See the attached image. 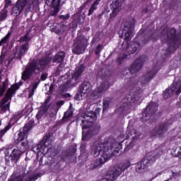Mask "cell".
<instances>
[{"instance_id":"cell-49","label":"cell","mask_w":181,"mask_h":181,"mask_svg":"<svg viewBox=\"0 0 181 181\" xmlns=\"http://www.w3.org/2000/svg\"><path fill=\"white\" fill-rule=\"evenodd\" d=\"M10 103H9L6 105L3 106L2 107L1 111L4 112H5L9 110L10 108Z\"/></svg>"},{"instance_id":"cell-46","label":"cell","mask_w":181,"mask_h":181,"mask_svg":"<svg viewBox=\"0 0 181 181\" xmlns=\"http://www.w3.org/2000/svg\"><path fill=\"white\" fill-rule=\"evenodd\" d=\"M38 84H39V82H36V83H35L34 84V85L33 86V87L32 88V90H31V91L29 92V98L31 97L32 95H34V90L35 89H36Z\"/></svg>"},{"instance_id":"cell-14","label":"cell","mask_w":181,"mask_h":181,"mask_svg":"<svg viewBox=\"0 0 181 181\" xmlns=\"http://www.w3.org/2000/svg\"><path fill=\"white\" fill-rule=\"evenodd\" d=\"M111 86V84L108 81H105L93 90L91 95L93 99H96L100 97Z\"/></svg>"},{"instance_id":"cell-55","label":"cell","mask_w":181,"mask_h":181,"mask_svg":"<svg viewBox=\"0 0 181 181\" xmlns=\"http://www.w3.org/2000/svg\"><path fill=\"white\" fill-rule=\"evenodd\" d=\"M54 0H46L45 3L46 5L48 7H50L51 6L52 2Z\"/></svg>"},{"instance_id":"cell-5","label":"cell","mask_w":181,"mask_h":181,"mask_svg":"<svg viewBox=\"0 0 181 181\" xmlns=\"http://www.w3.org/2000/svg\"><path fill=\"white\" fill-rule=\"evenodd\" d=\"M158 156V153L154 152L149 153L138 163L136 167V171L138 173L143 172L147 170L156 159Z\"/></svg>"},{"instance_id":"cell-27","label":"cell","mask_w":181,"mask_h":181,"mask_svg":"<svg viewBox=\"0 0 181 181\" xmlns=\"http://www.w3.org/2000/svg\"><path fill=\"white\" fill-rule=\"evenodd\" d=\"M51 61V58L49 56H46L41 58L38 61L37 65V68L38 71H41L47 67Z\"/></svg>"},{"instance_id":"cell-41","label":"cell","mask_w":181,"mask_h":181,"mask_svg":"<svg viewBox=\"0 0 181 181\" xmlns=\"http://www.w3.org/2000/svg\"><path fill=\"white\" fill-rule=\"evenodd\" d=\"M22 153L20 150L16 149L13 150L10 155L11 158H12V159L13 160L17 159L19 156Z\"/></svg>"},{"instance_id":"cell-51","label":"cell","mask_w":181,"mask_h":181,"mask_svg":"<svg viewBox=\"0 0 181 181\" xmlns=\"http://www.w3.org/2000/svg\"><path fill=\"white\" fill-rule=\"evenodd\" d=\"M102 48V45L98 44L96 48L95 53L96 54H98L100 53L101 49Z\"/></svg>"},{"instance_id":"cell-15","label":"cell","mask_w":181,"mask_h":181,"mask_svg":"<svg viewBox=\"0 0 181 181\" xmlns=\"http://www.w3.org/2000/svg\"><path fill=\"white\" fill-rule=\"evenodd\" d=\"M37 62L36 60H33L28 65L22 74V80L25 81L29 79L37 68Z\"/></svg>"},{"instance_id":"cell-45","label":"cell","mask_w":181,"mask_h":181,"mask_svg":"<svg viewBox=\"0 0 181 181\" xmlns=\"http://www.w3.org/2000/svg\"><path fill=\"white\" fill-rule=\"evenodd\" d=\"M28 33L26 34L24 36L21 37L19 40V42L20 43L24 42H28L30 39V37L28 36Z\"/></svg>"},{"instance_id":"cell-17","label":"cell","mask_w":181,"mask_h":181,"mask_svg":"<svg viewBox=\"0 0 181 181\" xmlns=\"http://www.w3.org/2000/svg\"><path fill=\"white\" fill-rule=\"evenodd\" d=\"M100 127L99 125H93L92 127L84 129L86 130V131L84 132L83 135V140L86 141L89 140L97 134L100 130Z\"/></svg>"},{"instance_id":"cell-47","label":"cell","mask_w":181,"mask_h":181,"mask_svg":"<svg viewBox=\"0 0 181 181\" xmlns=\"http://www.w3.org/2000/svg\"><path fill=\"white\" fill-rule=\"evenodd\" d=\"M10 127L11 124L9 123V124H8V125L6 127H5L4 129L0 131V138H1V137L3 136L5 133L7 132L9 129L10 128Z\"/></svg>"},{"instance_id":"cell-36","label":"cell","mask_w":181,"mask_h":181,"mask_svg":"<svg viewBox=\"0 0 181 181\" xmlns=\"http://www.w3.org/2000/svg\"><path fill=\"white\" fill-rule=\"evenodd\" d=\"M50 137V134H48L44 137L42 141H40L39 144H38L36 147V150L40 151L43 149L45 145L47 142L49 141Z\"/></svg>"},{"instance_id":"cell-32","label":"cell","mask_w":181,"mask_h":181,"mask_svg":"<svg viewBox=\"0 0 181 181\" xmlns=\"http://www.w3.org/2000/svg\"><path fill=\"white\" fill-rule=\"evenodd\" d=\"M111 71L108 69H102L99 71L97 76L101 80H105L111 75Z\"/></svg>"},{"instance_id":"cell-9","label":"cell","mask_w":181,"mask_h":181,"mask_svg":"<svg viewBox=\"0 0 181 181\" xmlns=\"http://www.w3.org/2000/svg\"><path fill=\"white\" fill-rule=\"evenodd\" d=\"M92 86L89 82H84L79 86L75 96V99L80 101L84 99L91 91Z\"/></svg>"},{"instance_id":"cell-40","label":"cell","mask_w":181,"mask_h":181,"mask_svg":"<svg viewBox=\"0 0 181 181\" xmlns=\"http://www.w3.org/2000/svg\"><path fill=\"white\" fill-rule=\"evenodd\" d=\"M85 18L84 14L81 16H79L78 18L74 20L72 22V27L73 28H75L78 26L79 24H80L82 20H84V18Z\"/></svg>"},{"instance_id":"cell-44","label":"cell","mask_w":181,"mask_h":181,"mask_svg":"<svg viewBox=\"0 0 181 181\" xmlns=\"http://www.w3.org/2000/svg\"><path fill=\"white\" fill-rule=\"evenodd\" d=\"M110 105V101L107 99H105L103 101V111H105L107 109Z\"/></svg>"},{"instance_id":"cell-38","label":"cell","mask_w":181,"mask_h":181,"mask_svg":"<svg viewBox=\"0 0 181 181\" xmlns=\"http://www.w3.org/2000/svg\"><path fill=\"white\" fill-rule=\"evenodd\" d=\"M38 2V0H31L28 5V7H27L25 10V15H27L28 13L31 12L34 9Z\"/></svg>"},{"instance_id":"cell-3","label":"cell","mask_w":181,"mask_h":181,"mask_svg":"<svg viewBox=\"0 0 181 181\" xmlns=\"http://www.w3.org/2000/svg\"><path fill=\"white\" fill-rule=\"evenodd\" d=\"M142 93V90L139 87H136L132 90L122 101L120 108L122 110H125L135 105L141 98Z\"/></svg>"},{"instance_id":"cell-16","label":"cell","mask_w":181,"mask_h":181,"mask_svg":"<svg viewBox=\"0 0 181 181\" xmlns=\"http://www.w3.org/2000/svg\"><path fill=\"white\" fill-rule=\"evenodd\" d=\"M177 35V31L175 28H168L160 38L161 42L168 44L176 38Z\"/></svg>"},{"instance_id":"cell-34","label":"cell","mask_w":181,"mask_h":181,"mask_svg":"<svg viewBox=\"0 0 181 181\" xmlns=\"http://www.w3.org/2000/svg\"><path fill=\"white\" fill-rule=\"evenodd\" d=\"M65 56V52L63 51H60L54 56L53 59V62L56 64L62 62L63 60L64 59Z\"/></svg>"},{"instance_id":"cell-2","label":"cell","mask_w":181,"mask_h":181,"mask_svg":"<svg viewBox=\"0 0 181 181\" xmlns=\"http://www.w3.org/2000/svg\"><path fill=\"white\" fill-rule=\"evenodd\" d=\"M130 165L131 163L128 160L123 161L112 167L100 180L102 181L116 180L122 173L130 166Z\"/></svg>"},{"instance_id":"cell-24","label":"cell","mask_w":181,"mask_h":181,"mask_svg":"<svg viewBox=\"0 0 181 181\" xmlns=\"http://www.w3.org/2000/svg\"><path fill=\"white\" fill-rule=\"evenodd\" d=\"M29 0H18L13 7L12 10V14L17 16L20 14L22 10L26 6Z\"/></svg>"},{"instance_id":"cell-39","label":"cell","mask_w":181,"mask_h":181,"mask_svg":"<svg viewBox=\"0 0 181 181\" xmlns=\"http://www.w3.org/2000/svg\"><path fill=\"white\" fill-rule=\"evenodd\" d=\"M101 0H95L93 3L89 11L88 15L90 16L93 14L94 11L97 9L99 4L100 3Z\"/></svg>"},{"instance_id":"cell-37","label":"cell","mask_w":181,"mask_h":181,"mask_svg":"<svg viewBox=\"0 0 181 181\" xmlns=\"http://www.w3.org/2000/svg\"><path fill=\"white\" fill-rule=\"evenodd\" d=\"M76 147L75 146L70 147L63 153L62 158H65L72 156L75 153Z\"/></svg>"},{"instance_id":"cell-8","label":"cell","mask_w":181,"mask_h":181,"mask_svg":"<svg viewBox=\"0 0 181 181\" xmlns=\"http://www.w3.org/2000/svg\"><path fill=\"white\" fill-rule=\"evenodd\" d=\"M97 119L96 112L93 111H87L82 117L81 124L84 129L88 128L94 125Z\"/></svg>"},{"instance_id":"cell-29","label":"cell","mask_w":181,"mask_h":181,"mask_svg":"<svg viewBox=\"0 0 181 181\" xmlns=\"http://www.w3.org/2000/svg\"><path fill=\"white\" fill-rule=\"evenodd\" d=\"M61 0H54L52 2L50 7V15L52 16L56 15L59 12Z\"/></svg>"},{"instance_id":"cell-50","label":"cell","mask_w":181,"mask_h":181,"mask_svg":"<svg viewBox=\"0 0 181 181\" xmlns=\"http://www.w3.org/2000/svg\"><path fill=\"white\" fill-rule=\"evenodd\" d=\"M70 18V15L69 13L65 15H61L59 16V18L62 20H67Z\"/></svg>"},{"instance_id":"cell-28","label":"cell","mask_w":181,"mask_h":181,"mask_svg":"<svg viewBox=\"0 0 181 181\" xmlns=\"http://www.w3.org/2000/svg\"><path fill=\"white\" fill-rule=\"evenodd\" d=\"M65 24L63 23H55L50 27V30L57 34H61L65 31Z\"/></svg>"},{"instance_id":"cell-4","label":"cell","mask_w":181,"mask_h":181,"mask_svg":"<svg viewBox=\"0 0 181 181\" xmlns=\"http://www.w3.org/2000/svg\"><path fill=\"white\" fill-rule=\"evenodd\" d=\"M136 21L132 18H129L122 24L119 30V37L126 40L131 39L134 34Z\"/></svg>"},{"instance_id":"cell-54","label":"cell","mask_w":181,"mask_h":181,"mask_svg":"<svg viewBox=\"0 0 181 181\" xmlns=\"http://www.w3.org/2000/svg\"><path fill=\"white\" fill-rule=\"evenodd\" d=\"M12 4V2L10 1V0H7L6 3H5V8H8Z\"/></svg>"},{"instance_id":"cell-21","label":"cell","mask_w":181,"mask_h":181,"mask_svg":"<svg viewBox=\"0 0 181 181\" xmlns=\"http://www.w3.org/2000/svg\"><path fill=\"white\" fill-rule=\"evenodd\" d=\"M141 47V44L137 41H133L129 45L126 50L125 57L133 55L138 53Z\"/></svg>"},{"instance_id":"cell-59","label":"cell","mask_w":181,"mask_h":181,"mask_svg":"<svg viewBox=\"0 0 181 181\" xmlns=\"http://www.w3.org/2000/svg\"><path fill=\"white\" fill-rule=\"evenodd\" d=\"M1 58H0V65H1Z\"/></svg>"},{"instance_id":"cell-22","label":"cell","mask_w":181,"mask_h":181,"mask_svg":"<svg viewBox=\"0 0 181 181\" xmlns=\"http://www.w3.org/2000/svg\"><path fill=\"white\" fill-rule=\"evenodd\" d=\"M34 122L33 120H30L26 123L18 134L17 141H21L24 139L26 134L28 133L34 125Z\"/></svg>"},{"instance_id":"cell-53","label":"cell","mask_w":181,"mask_h":181,"mask_svg":"<svg viewBox=\"0 0 181 181\" xmlns=\"http://www.w3.org/2000/svg\"><path fill=\"white\" fill-rule=\"evenodd\" d=\"M48 74L47 73H44L42 74L40 77L41 80L42 81H45L47 78Z\"/></svg>"},{"instance_id":"cell-6","label":"cell","mask_w":181,"mask_h":181,"mask_svg":"<svg viewBox=\"0 0 181 181\" xmlns=\"http://www.w3.org/2000/svg\"><path fill=\"white\" fill-rule=\"evenodd\" d=\"M116 141L112 137H109L103 140L96 147L93 154L95 157H98L110 149Z\"/></svg>"},{"instance_id":"cell-13","label":"cell","mask_w":181,"mask_h":181,"mask_svg":"<svg viewBox=\"0 0 181 181\" xmlns=\"http://www.w3.org/2000/svg\"><path fill=\"white\" fill-rule=\"evenodd\" d=\"M23 82L22 81L16 83L13 85L8 89L5 96L3 98L1 103H0V108L11 99L13 95L14 94L16 90H18L19 88L23 85Z\"/></svg>"},{"instance_id":"cell-7","label":"cell","mask_w":181,"mask_h":181,"mask_svg":"<svg viewBox=\"0 0 181 181\" xmlns=\"http://www.w3.org/2000/svg\"><path fill=\"white\" fill-rule=\"evenodd\" d=\"M88 44L86 37L83 34L79 35L76 38L72 46V51L74 54L80 55L86 50Z\"/></svg>"},{"instance_id":"cell-42","label":"cell","mask_w":181,"mask_h":181,"mask_svg":"<svg viewBox=\"0 0 181 181\" xmlns=\"http://www.w3.org/2000/svg\"><path fill=\"white\" fill-rule=\"evenodd\" d=\"M8 83V80L7 79L3 82L2 86L0 88V97H2L4 94L5 90L6 89Z\"/></svg>"},{"instance_id":"cell-58","label":"cell","mask_w":181,"mask_h":181,"mask_svg":"<svg viewBox=\"0 0 181 181\" xmlns=\"http://www.w3.org/2000/svg\"><path fill=\"white\" fill-rule=\"evenodd\" d=\"M2 125V122L0 120V126H1Z\"/></svg>"},{"instance_id":"cell-52","label":"cell","mask_w":181,"mask_h":181,"mask_svg":"<svg viewBox=\"0 0 181 181\" xmlns=\"http://www.w3.org/2000/svg\"><path fill=\"white\" fill-rule=\"evenodd\" d=\"M40 176V175L39 174H37L34 175V176L29 178L27 180L29 181L35 180L37 179Z\"/></svg>"},{"instance_id":"cell-31","label":"cell","mask_w":181,"mask_h":181,"mask_svg":"<svg viewBox=\"0 0 181 181\" xmlns=\"http://www.w3.org/2000/svg\"><path fill=\"white\" fill-rule=\"evenodd\" d=\"M85 68V65L84 64H81L79 65L76 68L75 72L72 73V78L73 80H76L77 79L79 76L81 75L82 73H83Z\"/></svg>"},{"instance_id":"cell-18","label":"cell","mask_w":181,"mask_h":181,"mask_svg":"<svg viewBox=\"0 0 181 181\" xmlns=\"http://www.w3.org/2000/svg\"><path fill=\"white\" fill-rule=\"evenodd\" d=\"M125 1V0H111L109 5L110 9L111 11V17H114L119 12Z\"/></svg>"},{"instance_id":"cell-11","label":"cell","mask_w":181,"mask_h":181,"mask_svg":"<svg viewBox=\"0 0 181 181\" xmlns=\"http://www.w3.org/2000/svg\"><path fill=\"white\" fill-rule=\"evenodd\" d=\"M147 59V56L145 54H142L138 57L129 68V72L131 75H134L138 73L143 67Z\"/></svg>"},{"instance_id":"cell-56","label":"cell","mask_w":181,"mask_h":181,"mask_svg":"<svg viewBox=\"0 0 181 181\" xmlns=\"http://www.w3.org/2000/svg\"><path fill=\"white\" fill-rule=\"evenodd\" d=\"M64 103V101H59V102H57V105L58 106H61Z\"/></svg>"},{"instance_id":"cell-48","label":"cell","mask_w":181,"mask_h":181,"mask_svg":"<svg viewBox=\"0 0 181 181\" xmlns=\"http://www.w3.org/2000/svg\"><path fill=\"white\" fill-rule=\"evenodd\" d=\"M11 35V33H9L8 34L5 36L1 40V42H0V46L2 45L3 44L7 42L9 38Z\"/></svg>"},{"instance_id":"cell-25","label":"cell","mask_w":181,"mask_h":181,"mask_svg":"<svg viewBox=\"0 0 181 181\" xmlns=\"http://www.w3.org/2000/svg\"><path fill=\"white\" fill-rule=\"evenodd\" d=\"M158 70L153 69L148 71L142 77L140 80L141 84L145 85L148 83L157 75Z\"/></svg>"},{"instance_id":"cell-57","label":"cell","mask_w":181,"mask_h":181,"mask_svg":"<svg viewBox=\"0 0 181 181\" xmlns=\"http://www.w3.org/2000/svg\"><path fill=\"white\" fill-rule=\"evenodd\" d=\"M63 96L65 98L70 97L71 96L70 95L68 94V93H66V94L63 95Z\"/></svg>"},{"instance_id":"cell-10","label":"cell","mask_w":181,"mask_h":181,"mask_svg":"<svg viewBox=\"0 0 181 181\" xmlns=\"http://www.w3.org/2000/svg\"><path fill=\"white\" fill-rule=\"evenodd\" d=\"M158 104L154 101H152L147 106L142 112L141 120L142 122L148 121L158 111Z\"/></svg>"},{"instance_id":"cell-20","label":"cell","mask_w":181,"mask_h":181,"mask_svg":"<svg viewBox=\"0 0 181 181\" xmlns=\"http://www.w3.org/2000/svg\"><path fill=\"white\" fill-rule=\"evenodd\" d=\"M181 44L180 33L177 34L175 39L170 43L168 44V47L166 49V54H172L176 51L179 47Z\"/></svg>"},{"instance_id":"cell-30","label":"cell","mask_w":181,"mask_h":181,"mask_svg":"<svg viewBox=\"0 0 181 181\" xmlns=\"http://www.w3.org/2000/svg\"><path fill=\"white\" fill-rule=\"evenodd\" d=\"M72 71H69L60 77L58 81L59 85L61 86L66 84L69 81L71 76H72Z\"/></svg>"},{"instance_id":"cell-12","label":"cell","mask_w":181,"mask_h":181,"mask_svg":"<svg viewBox=\"0 0 181 181\" xmlns=\"http://www.w3.org/2000/svg\"><path fill=\"white\" fill-rule=\"evenodd\" d=\"M181 80H178L173 82L171 86L164 90L163 97L164 98L168 99L171 97L175 94L180 91Z\"/></svg>"},{"instance_id":"cell-26","label":"cell","mask_w":181,"mask_h":181,"mask_svg":"<svg viewBox=\"0 0 181 181\" xmlns=\"http://www.w3.org/2000/svg\"><path fill=\"white\" fill-rule=\"evenodd\" d=\"M168 29V26L164 25L156 29L153 32L152 39L153 41L160 39Z\"/></svg>"},{"instance_id":"cell-35","label":"cell","mask_w":181,"mask_h":181,"mask_svg":"<svg viewBox=\"0 0 181 181\" xmlns=\"http://www.w3.org/2000/svg\"><path fill=\"white\" fill-rule=\"evenodd\" d=\"M29 49V45L28 43H26L22 45L19 50L18 58L21 59L22 57L26 54Z\"/></svg>"},{"instance_id":"cell-33","label":"cell","mask_w":181,"mask_h":181,"mask_svg":"<svg viewBox=\"0 0 181 181\" xmlns=\"http://www.w3.org/2000/svg\"><path fill=\"white\" fill-rule=\"evenodd\" d=\"M50 101V100H48L45 101V103L43 104L42 107H41L39 110V111L38 112L36 116L38 119H39L41 117H42L44 114L47 111L49 106V103Z\"/></svg>"},{"instance_id":"cell-23","label":"cell","mask_w":181,"mask_h":181,"mask_svg":"<svg viewBox=\"0 0 181 181\" xmlns=\"http://www.w3.org/2000/svg\"><path fill=\"white\" fill-rule=\"evenodd\" d=\"M168 126L166 123H161L155 128L152 132V137H160L163 136L168 130Z\"/></svg>"},{"instance_id":"cell-19","label":"cell","mask_w":181,"mask_h":181,"mask_svg":"<svg viewBox=\"0 0 181 181\" xmlns=\"http://www.w3.org/2000/svg\"><path fill=\"white\" fill-rule=\"evenodd\" d=\"M112 157H113V156L110 149L102 155L98 156V158L96 160L93 165V168H95L102 165Z\"/></svg>"},{"instance_id":"cell-1","label":"cell","mask_w":181,"mask_h":181,"mask_svg":"<svg viewBox=\"0 0 181 181\" xmlns=\"http://www.w3.org/2000/svg\"><path fill=\"white\" fill-rule=\"evenodd\" d=\"M136 134L135 130H131L123 134L117 141H115L110 149L113 157L122 154L133 141Z\"/></svg>"},{"instance_id":"cell-43","label":"cell","mask_w":181,"mask_h":181,"mask_svg":"<svg viewBox=\"0 0 181 181\" xmlns=\"http://www.w3.org/2000/svg\"><path fill=\"white\" fill-rule=\"evenodd\" d=\"M8 11L7 10H3L0 12V21H3L6 19L7 16Z\"/></svg>"}]
</instances>
